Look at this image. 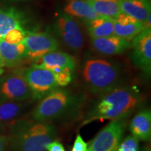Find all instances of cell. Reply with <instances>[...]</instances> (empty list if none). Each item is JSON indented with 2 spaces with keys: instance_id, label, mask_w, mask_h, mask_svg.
<instances>
[{
  "instance_id": "cell-11",
  "label": "cell",
  "mask_w": 151,
  "mask_h": 151,
  "mask_svg": "<svg viewBox=\"0 0 151 151\" xmlns=\"http://www.w3.org/2000/svg\"><path fill=\"white\" fill-rule=\"evenodd\" d=\"M34 66L59 73L69 69L73 72L76 69V60L67 52L53 51L35 60Z\"/></svg>"
},
{
  "instance_id": "cell-29",
  "label": "cell",
  "mask_w": 151,
  "mask_h": 151,
  "mask_svg": "<svg viewBox=\"0 0 151 151\" xmlns=\"http://www.w3.org/2000/svg\"><path fill=\"white\" fill-rule=\"evenodd\" d=\"M1 123H2V122H0V132H2L4 130V125Z\"/></svg>"
},
{
  "instance_id": "cell-13",
  "label": "cell",
  "mask_w": 151,
  "mask_h": 151,
  "mask_svg": "<svg viewBox=\"0 0 151 151\" xmlns=\"http://www.w3.org/2000/svg\"><path fill=\"white\" fill-rule=\"evenodd\" d=\"M92 46L96 51L106 55L122 54L130 47L129 41L116 36L92 39Z\"/></svg>"
},
{
  "instance_id": "cell-19",
  "label": "cell",
  "mask_w": 151,
  "mask_h": 151,
  "mask_svg": "<svg viewBox=\"0 0 151 151\" xmlns=\"http://www.w3.org/2000/svg\"><path fill=\"white\" fill-rule=\"evenodd\" d=\"M65 12L69 16L83 18L86 21L100 17L86 0H71L65 6Z\"/></svg>"
},
{
  "instance_id": "cell-22",
  "label": "cell",
  "mask_w": 151,
  "mask_h": 151,
  "mask_svg": "<svg viewBox=\"0 0 151 151\" xmlns=\"http://www.w3.org/2000/svg\"><path fill=\"white\" fill-rule=\"evenodd\" d=\"M26 35L23 28H15L10 30L2 39L10 44H18L22 43Z\"/></svg>"
},
{
  "instance_id": "cell-14",
  "label": "cell",
  "mask_w": 151,
  "mask_h": 151,
  "mask_svg": "<svg viewBox=\"0 0 151 151\" xmlns=\"http://www.w3.org/2000/svg\"><path fill=\"white\" fill-rule=\"evenodd\" d=\"M132 135L139 141H150L151 139V112L145 109L132 118L129 124Z\"/></svg>"
},
{
  "instance_id": "cell-17",
  "label": "cell",
  "mask_w": 151,
  "mask_h": 151,
  "mask_svg": "<svg viewBox=\"0 0 151 151\" xmlns=\"http://www.w3.org/2000/svg\"><path fill=\"white\" fill-rule=\"evenodd\" d=\"M22 22V16L16 9H0V39L11 29L23 28Z\"/></svg>"
},
{
  "instance_id": "cell-25",
  "label": "cell",
  "mask_w": 151,
  "mask_h": 151,
  "mask_svg": "<svg viewBox=\"0 0 151 151\" xmlns=\"http://www.w3.org/2000/svg\"><path fill=\"white\" fill-rule=\"evenodd\" d=\"M47 151H66L63 145L58 141H53L46 147Z\"/></svg>"
},
{
  "instance_id": "cell-26",
  "label": "cell",
  "mask_w": 151,
  "mask_h": 151,
  "mask_svg": "<svg viewBox=\"0 0 151 151\" xmlns=\"http://www.w3.org/2000/svg\"><path fill=\"white\" fill-rule=\"evenodd\" d=\"M9 143V137L4 135H0V151H6Z\"/></svg>"
},
{
  "instance_id": "cell-20",
  "label": "cell",
  "mask_w": 151,
  "mask_h": 151,
  "mask_svg": "<svg viewBox=\"0 0 151 151\" xmlns=\"http://www.w3.org/2000/svg\"><path fill=\"white\" fill-rule=\"evenodd\" d=\"M120 0H86L100 17L116 19L122 13Z\"/></svg>"
},
{
  "instance_id": "cell-2",
  "label": "cell",
  "mask_w": 151,
  "mask_h": 151,
  "mask_svg": "<svg viewBox=\"0 0 151 151\" xmlns=\"http://www.w3.org/2000/svg\"><path fill=\"white\" fill-rule=\"evenodd\" d=\"M56 137L55 127L48 122L23 120L13 127L9 143L14 151H46Z\"/></svg>"
},
{
  "instance_id": "cell-7",
  "label": "cell",
  "mask_w": 151,
  "mask_h": 151,
  "mask_svg": "<svg viewBox=\"0 0 151 151\" xmlns=\"http://www.w3.org/2000/svg\"><path fill=\"white\" fill-rule=\"evenodd\" d=\"M32 97L23 71H16L0 81V97L6 101H21Z\"/></svg>"
},
{
  "instance_id": "cell-1",
  "label": "cell",
  "mask_w": 151,
  "mask_h": 151,
  "mask_svg": "<svg viewBox=\"0 0 151 151\" xmlns=\"http://www.w3.org/2000/svg\"><path fill=\"white\" fill-rule=\"evenodd\" d=\"M140 94L129 88H116L104 94L85 117L82 125L94 121L124 120L141 106Z\"/></svg>"
},
{
  "instance_id": "cell-30",
  "label": "cell",
  "mask_w": 151,
  "mask_h": 151,
  "mask_svg": "<svg viewBox=\"0 0 151 151\" xmlns=\"http://www.w3.org/2000/svg\"><path fill=\"white\" fill-rule=\"evenodd\" d=\"M3 72H4V70H3V69H0V76H1V74H2Z\"/></svg>"
},
{
  "instance_id": "cell-28",
  "label": "cell",
  "mask_w": 151,
  "mask_h": 151,
  "mask_svg": "<svg viewBox=\"0 0 151 151\" xmlns=\"http://www.w3.org/2000/svg\"><path fill=\"white\" fill-rule=\"evenodd\" d=\"M4 67H5L3 59H2V58H1V53H0V69H2Z\"/></svg>"
},
{
  "instance_id": "cell-15",
  "label": "cell",
  "mask_w": 151,
  "mask_h": 151,
  "mask_svg": "<svg viewBox=\"0 0 151 151\" xmlns=\"http://www.w3.org/2000/svg\"><path fill=\"white\" fill-rule=\"evenodd\" d=\"M0 53L5 67H13L20 65L24 58L27 57L25 46L23 43L10 44L0 39Z\"/></svg>"
},
{
  "instance_id": "cell-10",
  "label": "cell",
  "mask_w": 151,
  "mask_h": 151,
  "mask_svg": "<svg viewBox=\"0 0 151 151\" xmlns=\"http://www.w3.org/2000/svg\"><path fill=\"white\" fill-rule=\"evenodd\" d=\"M58 25L66 45L73 50H78L83 45V36L78 23L70 16L63 14L58 18Z\"/></svg>"
},
{
  "instance_id": "cell-24",
  "label": "cell",
  "mask_w": 151,
  "mask_h": 151,
  "mask_svg": "<svg viewBox=\"0 0 151 151\" xmlns=\"http://www.w3.org/2000/svg\"><path fill=\"white\" fill-rule=\"evenodd\" d=\"M71 151H88V143L85 142L83 137L79 134L76 137Z\"/></svg>"
},
{
  "instance_id": "cell-21",
  "label": "cell",
  "mask_w": 151,
  "mask_h": 151,
  "mask_svg": "<svg viewBox=\"0 0 151 151\" xmlns=\"http://www.w3.org/2000/svg\"><path fill=\"white\" fill-rule=\"evenodd\" d=\"M22 105L18 101H2L0 102V122H8L21 113Z\"/></svg>"
},
{
  "instance_id": "cell-6",
  "label": "cell",
  "mask_w": 151,
  "mask_h": 151,
  "mask_svg": "<svg viewBox=\"0 0 151 151\" xmlns=\"http://www.w3.org/2000/svg\"><path fill=\"white\" fill-rule=\"evenodd\" d=\"M125 127L124 120H111L94 138L88 151H117Z\"/></svg>"
},
{
  "instance_id": "cell-27",
  "label": "cell",
  "mask_w": 151,
  "mask_h": 151,
  "mask_svg": "<svg viewBox=\"0 0 151 151\" xmlns=\"http://www.w3.org/2000/svg\"><path fill=\"white\" fill-rule=\"evenodd\" d=\"M141 151H151L150 145H147V146H145L142 149H141Z\"/></svg>"
},
{
  "instance_id": "cell-9",
  "label": "cell",
  "mask_w": 151,
  "mask_h": 151,
  "mask_svg": "<svg viewBox=\"0 0 151 151\" xmlns=\"http://www.w3.org/2000/svg\"><path fill=\"white\" fill-rule=\"evenodd\" d=\"M132 60L138 68L150 74L151 71V28H147L133 38Z\"/></svg>"
},
{
  "instance_id": "cell-18",
  "label": "cell",
  "mask_w": 151,
  "mask_h": 151,
  "mask_svg": "<svg viewBox=\"0 0 151 151\" xmlns=\"http://www.w3.org/2000/svg\"><path fill=\"white\" fill-rule=\"evenodd\" d=\"M88 22V29L92 39L108 37L114 35V19L99 17Z\"/></svg>"
},
{
  "instance_id": "cell-12",
  "label": "cell",
  "mask_w": 151,
  "mask_h": 151,
  "mask_svg": "<svg viewBox=\"0 0 151 151\" xmlns=\"http://www.w3.org/2000/svg\"><path fill=\"white\" fill-rule=\"evenodd\" d=\"M147 29L144 22L121 13L113 23L114 35L126 41H131L138 34Z\"/></svg>"
},
{
  "instance_id": "cell-3",
  "label": "cell",
  "mask_w": 151,
  "mask_h": 151,
  "mask_svg": "<svg viewBox=\"0 0 151 151\" xmlns=\"http://www.w3.org/2000/svg\"><path fill=\"white\" fill-rule=\"evenodd\" d=\"M83 76L90 91L94 94H106L118 88L120 71L116 65L105 60H87Z\"/></svg>"
},
{
  "instance_id": "cell-4",
  "label": "cell",
  "mask_w": 151,
  "mask_h": 151,
  "mask_svg": "<svg viewBox=\"0 0 151 151\" xmlns=\"http://www.w3.org/2000/svg\"><path fill=\"white\" fill-rule=\"evenodd\" d=\"M73 100L65 90L55 89L43 97L32 113L33 120L48 122L61 118L70 110Z\"/></svg>"
},
{
  "instance_id": "cell-5",
  "label": "cell",
  "mask_w": 151,
  "mask_h": 151,
  "mask_svg": "<svg viewBox=\"0 0 151 151\" xmlns=\"http://www.w3.org/2000/svg\"><path fill=\"white\" fill-rule=\"evenodd\" d=\"M23 74L35 99H42L60 87L58 73L48 69L33 65L23 71Z\"/></svg>"
},
{
  "instance_id": "cell-8",
  "label": "cell",
  "mask_w": 151,
  "mask_h": 151,
  "mask_svg": "<svg viewBox=\"0 0 151 151\" xmlns=\"http://www.w3.org/2000/svg\"><path fill=\"white\" fill-rule=\"evenodd\" d=\"M22 43L25 46L27 57L34 60L56 51L58 48V41L45 32H26Z\"/></svg>"
},
{
  "instance_id": "cell-16",
  "label": "cell",
  "mask_w": 151,
  "mask_h": 151,
  "mask_svg": "<svg viewBox=\"0 0 151 151\" xmlns=\"http://www.w3.org/2000/svg\"><path fill=\"white\" fill-rule=\"evenodd\" d=\"M122 13L144 22L151 16L150 0H120Z\"/></svg>"
},
{
  "instance_id": "cell-23",
  "label": "cell",
  "mask_w": 151,
  "mask_h": 151,
  "mask_svg": "<svg viewBox=\"0 0 151 151\" xmlns=\"http://www.w3.org/2000/svg\"><path fill=\"white\" fill-rule=\"evenodd\" d=\"M117 151H139V140L129 135L121 141Z\"/></svg>"
}]
</instances>
